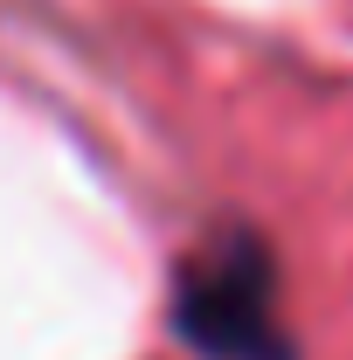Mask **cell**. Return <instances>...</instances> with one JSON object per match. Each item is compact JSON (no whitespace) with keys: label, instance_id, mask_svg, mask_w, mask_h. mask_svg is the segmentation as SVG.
Segmentation results:
<instances>
[{"label":"cell","instance_id":"obj_1","mask_svg":"<svg viewBox=\"0 0 353 360\" xmlns=\"http://www.w3.org/2000/svg\"><path fill=\"white\" fill-rule=\"evenodd\" d=\"M174 326L201 360H291L277 264L257 229H215L174 277Z\"/></svg>","mask_w":353,"mask_h":360}]
</instances>
